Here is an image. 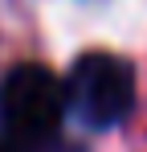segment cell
<instances>
[{
	"instance_id": "6da1fadb",
	"label": "cell",
	"mask_w": 147,
	"mask_h": 152,
	"mask_svg": "<svg viewBox=\"0 0 147 152\" xmlns=\"http://www.w3.org/2000/svg\"><path fill=\"white\" fill-rule=\"evenodd\" d=\"M70 111L86 127H115L131 115L135 107V70L119 53L90 50L74 62V74L66 82Z\"/></svg>"
},
{
	"instance_id": "7a4b0ae2",
	"label": "cell",
	"mask_w": 147,
	"mask_h": 152,
	"mask_svg": "<svg viewBox=\"0 0 147 152\" xmlns=\"http://www.w3.org/2000/svg\"><path fill=\"white\" fill-rule=\"evenodd\" d=\"M66 82H57V74L49 66L24 62L12 66L4 82H0V119L12 136H24L33 144H49L57 136V127L66 119Z\"/></svg>"
},
{
	"instance_id": "3957f363",
	"label": "cell",
	"mask_w": 147,
	"mask_h": 152,
	"mask_svg": "<svg viewBox=\"0 0 147 152\" xmlns=\"http://www.w3.org/2000/svg\"><path fill=\"white\" fill-rule=\"evenodd\" d=\"M0 152H41V144H33V140H24V136H0Z\"/></svg>"
}]
</instances>
